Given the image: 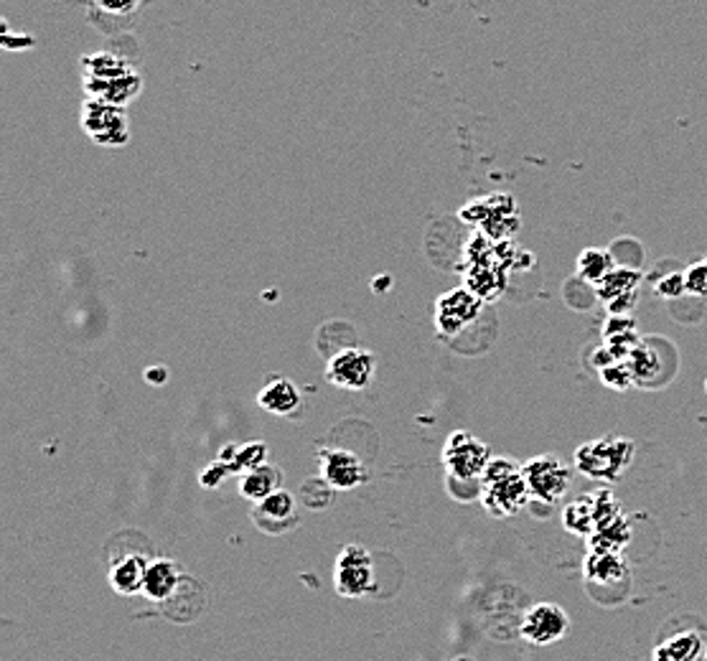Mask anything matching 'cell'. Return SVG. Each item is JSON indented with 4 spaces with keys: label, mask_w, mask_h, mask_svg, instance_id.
<instances>
[{
    "label": "cell",
    "mask_w": 707,
    "mask_h": 661,
    "mask_svg": "<svg viewBox=\"0 0 707 661\" xmlns=\"http://www.w3.org/2000/svg\"><path fill=\"white\" fill-rule=\"evenodd\" d=\"M331 384L344 390H364L374 376V354L366 349H342L326 366Z\"/></svg>",
    "instance_id": "9"
},
{
    "label": "cell",
    "mask_w": 707,
    "mask_h": 661,
    "mask_svg": "<svg viewBox=\"0 0 707 661\" xmlns=\"http://www.w3.org/2000/svg\"><path fill=\"white\" fill-rule=\"evenodd\" d=\"M616 270L613 268V260L606 250H599V247H588L578 257V275L591 286H601L609 275Z\"/></svg>",
    "instance_id": "18"
},
{
    "label": "cell",
    "mask_w": 707,
    "mask_h": 661,
    "mask_svg": "<svg viewBox=\"0 0 707 661\" xmlns=\"http://www.w3.org/2000/svg\"><path fill=\"white\" fill-rule=\"evenodd\" d=\"M178 580H181V572H178L176 562L160 557V560H153L148 565L143 593H146L150 600H166L176 593Z\"/></svg>",
    "instance_id": "15"
},
{
    "label": "cell",
    "mask_w": 707,
    "mask_h": 661,
    "mask_svg": "<svg viewBox=\"0 0 707 661\" xmlns=\"http://www.w3.org/2000/svg\"><path fill=\"white\" fill-rule=\"evenodd\" d=\"M519 631L534 647H550V643L568 637L570 618L558 603H537L524 613Z\"/></svg>",
    "instance_id": "8"
},
{
    "label": "cell",
    "mask_w": 707,
    "mask_h": 661,
    "mask_svg": "<svg viewBox=\"0 0 707 661\" xmlns=\"http://www.w3.org/2000/svg\"><path fill=\"white\" fill-rule=\"evenodd\" d=\"M685 280L687 290H693L697 296H707V260L695 265V268L685 275Z\"/></svg>",
    "instance_id": "22"
},
{
    "label": "cell",
    "mask_w": 707,
    "mask_h": 661,
    "mask_svg": "<svg viewBox=\"0 0 707 661\" xmlns=\"http://www.w3.org/2000/svg\"><path fill=\"white\" fill-rule=\"evenodd\" d=\"M634 456V445L626 441H595L585 443L575 453L578 468L585 476L593 478H618L621 471L626 468L628 458Z\"/></svg>",
    "instance_id": "4"
},
{
    "label": "cell",
    "mask_w": 707,
    "mask_h": 661,
    "mask_svg": "<svg viewBox=\"0 0 707 661\" xmlns=\"http://www.w3.org/2000/svg\"><path fill=\"white\" fill-rule=\"evenodd\" d=\"M638 282V272L634 270H613L601 286H595L599 296L609 303H616L621 296H632V290H636Z\"/></svg>",
    "instance_id": "19"
},
{
    "label": "cell",
    "mask_w": 707,
    "mask_h": 661,
    "mask_svg": "<svg viewBox=\"0 0 707 661\" xmlns=\"http://www.w3.org/2000/svg\"><path fill=\"white\" fill-rule=\"evenodd\" d=\"M522 471L530 496L544 504H555L570 486V468L558 456H537Z\"/></svg>",
    "instance_id": "5"
},
{
    "label": "cell",
    "mask_w": 707,
    "mask_h": 661,
    "mask_svg": "<svg viewBox=\"0 0 707 661\" xmlns=\"http://www.w3.org/2000/svg\"><path fill=\"white\" fill-rule=\"evenodd\" d=\"M258 402L262 410L272 412V415H291V412H295L298 405H301V394H298V388L291 380L275 376V380H270L266 388H262Z\"/></svg>",
    "instance_id": "14"
},
{
    "label": "cell",
    "mask_w": 707,
    "mask_h": 661,
    "mask_svg": "<svg viewBox=\"0 0 707 661\" xmlns=\"http://www.w3.org/2000/svg\"><path fill=\"white\" fill-rule=\"evenodd\" d=\"M659 293L662 296H667V298H677V296H683L685 290H687V280H685V275H669V278H664L662 282H659Z\"/></svg>",
    "instance_id": "23"
},
{
    "label": "cell",
    "mask_w": 707,
    "mask_h": 661,
    "mask_svg": "<svg viewBox=\"0 0 707 661\" xmlns=\"http://www.w3.org/2000/svg\"><path fill=\"white\" fill-rule=\"evenodd\" d=\"M102 13L110 16H131L141 8L143 0H92Z\"/></svg>",
    "instance_id": "21"
},
{
    "label": "cell",
    "mask_w": 707,
    "mask_h": 661,
    "mask_svg": "<svg viewBox=\"0 0 707 661\" xmlns=\"http://www.w3.org/2000/svg\"><path fill=\"white\" fill-rule=\"evenodd\" d=\"M80 125L84 135L102 148H123L131 141V117L121 105L84 97L80 110Z\"/></svg>",
    "instance_id": "2"
},
{
    "label": "cell",
    "mask_w": 707,
    "mask_h": 661,
    "mask_svg": "<svg viewBox=\"0 0 707 661\" xmlns=\"http://www.w3.org/2000/svg\"><path fill=\"white\" fill-rule=\"evenodd\" d=\"M321 478L336 492H352L362 486L370 478V471L364 463L354 456L352 451L344 448H326L321 451Z\"/></svg>",
    "instance_id": "10"
},
{
    "label": "cell",
    "mask_w": 707,
    "mask_h": 661,
    "mask_svg": "<svg viewBox=\"0 0 707 661\" xmlns=\"http://www.w3.org/2000/svg\"><path fill=\"white\" fill-rule=\"evenodd\" d=\"M258 525L268 531H283L295 525V502L288 492H275L268 499H262L254 509Z\"/></svg>",
    "instance_id": "12"
},
{
    "label": "cell",
    "mask_w": 707,
    "mask_h": 661,
    "mask_svg": "<svg viewBox=\"0 0 707 661\" xmlns=\"http://www.w3.org/2000/svg\"><path fill=\"white\" fill-rule=\"evenodd\" d=\"M266 453L268 451L262 443H250V445H242V448L229 445V451L221 453V456H227L225 466H229V471H250L266 463Z\"/></svg>",
    "instance_id": "20"
},
{
    "label": "cell",
    "mask_w": 707,
    "mask_h": 661,
    "mask_svg": "<svg viewBox=\"0 0 707 661\" xmlns=\"http://www.w3.org/2000/svg\"><path fill=\"white\" fill-rule=\"evenodd\" d=\"M481 313V298L468 288L448 290L436 303V326L443 337H456Z\"/></svg>",
    "instance_id": "7"
},
{
    "label": "cell",
    "mask_w": 707,
    "mask_h": 661,
    "mask_svg": "<svg viewBox=\"0 0 707 661\" xmlns=\"http://www.w3.org/2000/svg\"><path fill=\"white\" fill-rule=\"evenodd\" d=\"M148 565L150 562L143 560L141 555H125L110 568V582H113V588L123 596L143 593Z\"/></svg>",
    "instance_id": "13"
},
{
    "label": "cell",
    "mask_w": 707,
    "mask_h": 661,
    "mask_svg": "<svg viewBox=\"0 0 707 661\" xmlns=\"http://www.w3.org/2000/svg\"><path fill=\"white\" fill-rule=\"evenodd\" d=\"M143 90V76L131 66L123 74L107 76V80H84V94L92 100L110 102V105L125 107Z\"/></svg>",
    "instance_id": "11"
},
{
    "label": "cell",
    "mask_w": 707,
    "mask_h": 661,
    "mask_svg": "<svg viewBox=\"0 0 707 661\" xmlns=\"http://www.w3.org/2000/svg\"><path fill=\"white\" fill-rule=\"evenodd\" d=\"M703 654V639L695 631H683L654 649L652 661H697Z\"/></svg>",
    "instance_id": "16"
},
{
    "label": "cell",
    "mask_w": 707,
    "mask_h": 661,
    "mask_svg": "<svg viewBox=\"0 0 707 661\" xmlns=\"http://www.w3.org/2000/svg\"><path fill=\"white\" fill-rule=\"evenodd\" d=\"M336 590L346 598H360L370 593L374 586V568L372 557L360 545H349L342 549L334 570Z\"/></svg>",
    "instance_id": "6"
},
{
    "label": "cell",
    "mask_w": 707,
    "mask_h": 661,
    "mask_svg": "<svg viewBox=\"0 0 707 661\" xmlns=\"http://www.w3.org/2000/svg\"><path fill=\"white\" fill-rule=\"evenodd\" d=\"M484 504L497 517L517 514L530 499V486H527L524 471L509 458H491L481 476Z\"/></svg>",
    "instance_id": "1"
},
{
    "label": "cell",
    "mask_w": 707,
    "mask_h": 661,
    "mask_svg": "<svg viewBox=\"0 0 707 661\" xmlns=\"http://www.w3.org/2000/svg\"><path fill=\"white\" fill-rule=\"evenodd\" d=\"M280 488V471L268 466V463H262V466L258 468H250L245 471V476L240 481V494L245 496V499L250 502H262L268 499L270 494H275Z\"/></svg>",
    "instance_id": "17"
},
{
    "label": "cell",
    "mask_w": 707,
    "mask_h": 661,
    "mask_svg": "<svg viewBox=\"0 0 707 661\" xmlns=\"http://www.w3.org/2000/svg\"><path fill=\"white\" fill-rule=\"evenodd\" d=\"M443 461H446V468L450 478L456 481H481L484 471L489 466V448L484 445L479 437H474L466 431H456L446 441V448H443Z\"/></svg>",
    "instance_id": "3"
}]
</instances>
